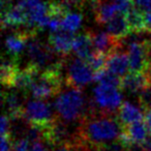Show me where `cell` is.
Here are the masks:
<instances>
[{
	"instance_id": "obj_1",
	"label": "cell",
	"mask_w": 151,
	"mask_h": 151,
	"mask_svg": "<svg viewBox=\"0 0 151 151\" xmlns=\"http://www.w3.org/2000/svg\"><path fill=\"white\" fill-rule=\"evenodd\" d=\"M122 132L123 126L115 113L92 109L89 110L80 121L75 140L88 146L99 148L119 140Z\"/></svg>"
},
{
	"instance_id": "obj_2",
	"label": "cell",
	"mask_w": 151,
	"mask_h": 151,
	"mask_svg": "<svg viewBox=\"0 0 151 151\" xmlns=\"http://www.w3.org/2000/svg\"><path fill=\"white\" fill-rule=\"evenodd\" d=\"M86 105L87 101L81 89L69 87L68 90L59 93L55 101V110L63 122L81 121L89 111Z\"/></svg>"
},
{
	"instance_id": "obj_3",
	"label": "cell",
	"mask_w": 151,
	"mask_h": 151,
	"mask_svg": "<svg viewBox=\"0 0 151 151\" xmlns=\"http://www.w3.org/2000/svg\"><path fill=\"white\" fill-rule=\"evenodd\" d=\"M62 85L61 70H45L37 76L29 90L35 99L42 101L60 93Z\"/></svg>"
},
{
	"instance_id": "obj_4",
	"label": "cell",
	"mask_w": 151,
	"mask_h": 151,
	"mask_svg": "<svg viewBox=\"0 0 151 151\" xmlns=\"http://www.w3.org/2000/svg\"><path fill=\"white\" fill-rule=\"evenodd\" d=\"M127 55L132 71L148 73L151 69V42L132 40L128 44Z\"/></svg>"
},
{
	"instance_id": "obj_5",
	"label": "cell",
	"mask_w": 151,
	"mask_h": 151,
	"mask_svg": "<svg viewBox=\"0 0 151 151\" xmlns=\"http://www.w3.org/2000/svg\"><path fill=\"white\" fill-rule=\"evenodd\" d=\"M24 118L30 125L46 127L56 120L52 107L49 103L42 99L30 101L24 108Z\"/></svg>"
},
{
	"instance_id": "obj_6",
	"label": "cell",
	"mask_w": 151,
	"mask_h": 151,
	"mask_svg": "<svg viewBox=\"0 0 151 151\" xmlns=\"http://www.w3.org/2000/svg\"><path fill=\"white\" fill-rule=\"evenodd\" d=\"M95 73L85 60L77 58L67 67L65 83L68 87L81 89L94 80Z\"/></svg>"
},
{
	"instance_id": "obj_7",
	"label": "cell",
	"mask_w": 151,
	"mask_h": 151,
	"mask_svg": "<svg viewBox=\"0 0 151 151\" xmlns=\"http://www.w3.org/2000/svg\"><path fill=\"white\" fill-rule=\"evenodd\" d=\"M120 89L108 85L99 84L94 88V101L101 111L114 113L122 105Z\"/></svg>"
},
{
	"instance_id": "obj_8",
	"label": "cell",
	"mask_w": 151,
	"mask_h": 151,
	"mask_svg": "<svg viewBox=\"0 0 151 151\" xmlns=\"http://www.w3.org/2000/svg\"><path fill=\"white\" fill-rule=\"evenodd\" d=\"M148 134L149 130L145 121H138L124 126L119 140L130 149L136 145L141 146L148 139Z\"/></svg>"
},
{
	"instance_id": "obj_9",
	"label": "cell",
	"mask_w": 151,
	"mask_h": 151,
	"mask_svg": "<svg viewBox=\"0 0 151 151\" xmlns=\"http://www.w3.org/2000/svg\"><path fill=\"white\" fill-rule=\"evenodd\" d=\"M94 52L110 56L112 53L121 49V40L114 37L109 32H90Z\"/></svg>"
},
{
	"instance_id": "obj_10",
	"label": "cell",
	"mask_w": 151,
	"mask_h": 151,
	"mask_svg": "<svg viewBox=\"0 0 151 151\" xmlns=\"http://www.w3.org/2000/svg\"><path fill=\"white\" fill-rule=\"evenodd\" d=\"M151 84V69L148 73L129 71L121 79V89L130 93L140 94Z\"/></svg>"
},
{
	"instance_id": "obj_11",
	"label": "cell",
	"mask_w": 151,
	"mask_h": 151,
	"mask_svg": "<svg viewBox=\"0 0 151 151\" xmlns=\"http://www.w3.org/2000/svg\"><path fill=\"white\" fill-rule=\"evenodd\" d=\"M73 38L75 36L73 33L60 29L59 31L52 32L49 37V46L59 57L64 59L73 50Z\"/></svg>"
},
{
	"instance_id": "obj_12",
	"label": "cell",
	"mask_w": 151,
	"mask_h": 151,
	"mask_svg": "<svg viewBox=\"0 0 151 151\" xmlns=\"http://www.w3.org/2000/svg\"><path fill=\"white\" fill-rule=\"evenodd\" d=\"M106 69L121 79L125 77L130 69L127 52H123L121 49H119L108 56Z\"/></svg>"
},
{
	"instance_id": "obj_13",
	"label": "cell",
	"mask_w": 151,
	"mask_h": 151,
	"mask_svg": "<svg viewBox=\"0 0 151 151\" xmlns=\"http://www.w3.org/2000/svg\"><path fill=\"white\" fill-rule=\"evenodd\" d=\"M94 13L95 20L101 25H107L114 17L122 14L120 5L116 0L107 1V0H94Z\"/></svg>"
},
{
	"instance_id": "obj_14",
	"label": "cell",
	"mask_w": 151,
	"mask_h": 151,
	"mask_svg": "<svg viewBox=\"0 0 151 151\" xmlns=\"http://www.w3.org/2000/svg\"><path fill=\"white\" fill-rule=\"evenodd\" d=\"M1 24L3 28L19 27L24 26L27 27L28 25V16L26 11L20 4H16L11 6L9 9L2 11V18Z\"/></svg>"
},
{
	"instance_id": "obj_15",
	"label": "cell",
	"mask_w": 151,
	"mask_h": 151,
	"mask_svg": "<svg viewBox=\"0 0 151 151\" xmlns=\"http://www.w3.org/2000/svg\"><path fill=\"white\" fill-rule=\"evenodd\" d=\"M34 30H30L26 28L25 30H22L13 35L9 36L5 42V46L9 51V53L13 56L17 57L24 51L25 47L28 45L29 40L34 37L35 35Z\"/></svg>"
},
{
	"instance_id": "obj_16",
	"label": "cell",
	"mask_w": 151,
	"mask_h": 151,
	"mask_svg": "<svg viewBox=\"0 0 151 151\" xmlns=\"http://www.w3.org/2000/svg\"><path fill=\"white\" fill-rule=\"evenodd\" d=\"M118 119L122 126H127L138 121H143L145 115L142 107L134 105L129 101H124L118 109Z\"/></svg>"
},
{
	"instance_id": "obj_17",
	"label": "cell",
	"mask_w": 151,
	"mask_h": 151,
	"mask_svg": "<svg viewBox=\"0 0 151 151\" xmlns=\"http://www.w3.org/2000/svg\"><path fill=\"white\" fill-rule=\"evenodd\" d=\"M3 105L7 111V116L13 119H20L24 116L23 101L16 92H4L2 95Z\"/></svg>"
},
{
	"instance_id": "obj_18",
	"label": "cell",
	"mask_w": 151,
	"mask_h": 151,
	"mask_svg": "<svg viewBox=\"0 0 151 151\" xmlns=\"http://www.w3.org/2000/svg\"><path fill=\"white\" fill-rule=\"evenodd\" d=\"M73 51L77 54L79 58L83 60H86L94 52L90 32L75 36L73 42Z\"/></svg>"
},
{
	"instance_id": "obj_19",
	"label": "cell",
	"mask_w": 151,
	"mask_h": 151,
	"mask_svg": "<svg viewBox=\"0 0 151 151\" xmlns=\"http://www.w3.org/2000/svg\"><path fill=\"white\" fill-rule=\"evenodd\" d=\"M107 29L110 34L114 37L121 40L123 37H126L129 33H132L129 29V26L127 23V19L124 14H119L116 17H114L111 21L107 23Z\"/></svg>"
},
{
	"instance_id": "obj_20",
	"label": "cell",
	"mask_w": 151,
	"mask_h": 151,
	"mask_svg": "<svg viewBox=\"0 0 151 151\" xmlns=\"http://www.w3.org/2000/svg\"><path fill=\"white\" fill-rule=\"evenodd\" d=\"M125 16L130 31L134 33L147 32L146 25H145V13L134 6Z\"/></svg>"
},
{
	"instance_id": "obj_21",
	"label": "cell",
	"mask_w": 151,
	"mask_h": 151,
	"mask_svg": "<svg viewBox=\"0 0 151 151\" xmlns=\"http://www.w3.org/2000/svg\"><path fill=\"white\" fill-rule=\"evenodd\" d=\"M18 70H19V67L14 61H3L1 66V83L3 84V86L11 88L12 82L15 76L17 75Z\"/></svg>"
},
{
	"instance_id": "obj_22",
	"label": "cell",
	"mask_w": 151,
	"mask_h": 151,
	"mask_svg": "<svg viewBox=\"0 0 151 151\" xmlns=\"http://www.w3.org/2000/svg\"><path fill=\"white\" fill-rule=\"evenodd\" d=\"M94 81L99 82V84L108 85V86L116 87V88L121 89V78L113 75L112 73L108 71L106 68L95 73Z\"/></svg>"
},
{
	"instance_id": "obj_23",
	"label": "cell",
	"mask_w": 151,
	"mask_h": 151,
	"mask_svg": "<svg viewBox=\"0 0 151 151\" xmlns=\"http://www.w3.org/2000/svg\"><path fill=\"white\" fill-rule=\"evenodd\" d=\"M82 24V16L80 14L68 13L61 22V29L73 33L80 28Z\"/></svg>"
},
{
	"instance_id": "obj_24",
	"label": "cell",
	"mask_w": 151,
	"mask_h": 151,
	"mask_svg": "<svg viewBox=\"0 0 151 151\" xmlns=\"http://www.w3.org/2000/svg\"><path fill=\"white\" fill-rule=\"evenodd\" d=\"M85 61L90 65V67L94 70V73H97V71H101L106 68L107 56L101 54V53L93 52Z\"/></svg>"
},
{
	"instance_id": "obj_25",
	"label": "cell",
	"mask_w": 151,
	"mask_h": 151,
	"mask_svg": "<svg viewBox=\"0 0 151 151\" xmlns=\"http://www.w3.org/2000/svg\"><path fill=\"white\" fill-rule=\"evenodd\" d=\"M99 151H128L129 148L125 144L121 142L120 140H117L115 142H112L110 144L104 145V146L97 148Z\"/></svg>"
},
{
	"instance_id": "obj_26",
	"label": "cell",
	"mask_w": 151,
	"mask_h": 151,
	"mask_svg": "<svg viewBox=\"0 0 151 151\" xmlns=\"http://www.w3.org/2000/svg\"><path fill=\"white\" fill-rule=\"evenodd\" d=\"M134 7L142 11L143 13L151 12V0H134Z\"/></svg>"
},
{
	"instance_id": "obj_27",
	"label": "cell",
	"mask_w": 151,
	"mask_h": 151,
	"mask_svg": "<svg viewBox=\"0 0 151 151\" xmlns=\"http://www.w3.org/2000/svg\"><path fill=\"white\" fill-rule=\"evenodd\" d=\"M13 151H30L29 150V141L27 139H20L14 143Z\"/></svg>"
},
{
	"instance_id": "obj_28",
	"label": "cell",
	"mask_w": 151,
	"mask_h": 151,
	"mask_svg": "<svg viewBox=\"0 0 151 151\" xmlns=\"http://www.w3.org/2000/svg\"><path fill=\"white\" fill-rule=\"evenodd\" d=\"M13 141L11 134H5L1 138V151H13Z\"/></svg>"
},
{
	"instance_id": "obj_29",
	"label": "cell",
	"mask_w": 151,
	"mask_h": 151,
	"mask_svg": "<svg viewBox=\"0 0 151 151\" xmlns=\"http://www.w3.org/2000/svg\"><path fill=\"white\" fill-rule=\"evenodd\" d=\"M9 127H11V118L7 115H3L1 118V136L11 134Z\"/></svg>"
},
{
	"instance_id": "obj_30",
	"label": "cell",
	"mask_w": 151,
	"mask_h": 151,
	"mask_svg": "<svg viewBox=\"0 0 151 151\" xmlns=\"http://www.w3.org/2000/svg\"><path fill=\"white\" fill-rule=\"evenodd\" d=\"M55 151H76L73 141H71V142L67 143V144H65V145H62V146H59Z\"/></svg>"
},
{
	"instance_id": "obj_31",
	"label": "cell",
	"mask_w": 151,
	"mask_h": 151,
	"mask_svg": "<svg viewBox=\"0 0 151 151\" xmlns=\"http://www.w3.org/2000/svg\"><path fill=\"white\" fill-rule=\"evenodd\" d=\"M30 151H47V149L45 147L42 141H40V142H35L32 144Z\"/></svg>"
},
{
	"instance_id": "obj_32",
	"label": "cell",
	"mask_w": 151,
	"mask_h": 151,
	"mask_svg": "<svg viewBox=\"0 0 151 151\" xmlns=\"http://www.w3.org/2000/svg\"><path fill=\"white\" fill-rule=\"evenodd\" d=\"M141 151H151V136L140 146Z\"/></svg>"
}]
</instances>
